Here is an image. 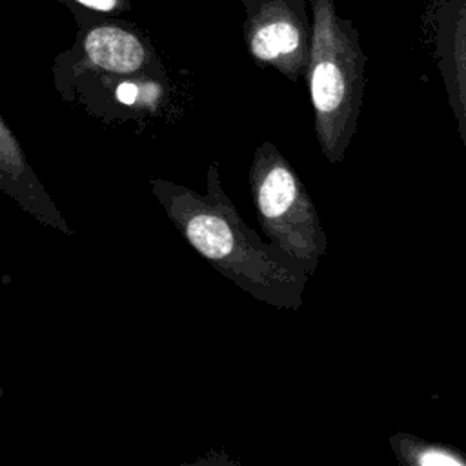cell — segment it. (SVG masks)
<instances>
[{"label": "cell", "mask_w": 466, "mask_h": 466, "mask_svg": "<svg viewBox=\"0 0 466 466\" xmlns=\"http://www.w3.org/2000/svg\"><path fill=\"white\" fill-rule=\"evenodd\" d=\"M76 16L80 29L75 44L55 60V84L64 91L86 76H162L166 71L153 46L138 27L116 16L89 11Z\"/></svg>", "instance_id": "obj_4"}, {"label": "cell", "mask_w": 466, "mask_h": 466, "mask_svg": "<svg viewBox=\"0 0 466 466\" xmlns=\"http://www.w3.org/2000/svg\"><path fill=\"white\" fill-rule=\"evenodd\" d=\"M242 35L249 56L262 67H273L289 82L304 80L311 20L306 0H240Z\"/></svg>", "instance_id": "obj_5"}, {"label": "cell", "mask_w": 466, "mask_h": 466, "mask_svg": "<svg viewBox=\"0 0 466 466\" xmlns=\"http://www.w3.org/2000/svg\"><path fill=\"white\" fill-rule=\"evenodd\" d=\"M149 186L187 244L222 277L277 309L302 306L313 275L244 222L222 186L218 162L208 166L204 193L166 178H151Z\"/></svg>", "instance_id": "obj_1"}, {"label": "cell", "mask_w": 466, "mask_h": 466, "mask_svg": "<svg viewBox=\"0 0 466 466\" xmlns=\"http://www.w3.org/2000/svg\"><path fill=\"white\" fill-rule=\"evenodd\" d=\"M311 46L304 80L313 107V131L324 158L344 160L357 131L366 55L355 24L337 13L335 0H309Z\"/></svg>", "instance_id": "obj_2"}, {"label": "cell", "mask_w": 466, "mask_h": 466, "mask_svg": "<svg viewBox=\"0 0 466 466\" xmlns=\"http://www.w3.org/2000/svg\"><path fill=\"white\" fill-rule=\"evenodd\" d=\"M390 448L399 462L410 466H466L464 451L406 431L391 435Z\"/></svg>", "instance_id": "obj_8"}, {"label": "cell", "mask_w": 466, "mask_h": 466, "mask_svg": "<svg viewBox=\"0 0 466 466\" xmlns=\"http://www.w3.org/2000/svg\"><path fill=\"white\" fill-rule=\"evenodd\" d=\"M248 182L262 235L313 275L328 235L302 178L273 142L257 146Z\"/></svg>", "instance_id": "obj_3"}, {"label": "cell", "mask_w": 466, "mask_h": 466, "mask_svg": "<svg viewBox=\"0 0 466 466\" xmlns=\"http://www.w3.org/2000/svg\"><path fill=\"white\" fill-rule=\"evenodd\" d=\"M71 5L98 13V15H107V16H118L126 11L131 9L129 0H69Z\"/></svg>", "instance_id": "obj_9"}, {"label": "cell", "mask_w": 466, "mask_h": 466, "mask_svg": "<svg viewBox=\"0 0 466 466\" xmlns=\"http://www.w3.org/2000/svg\"><path fill=\"white\" fill-rule=\"evenodd\" d=\"M422 27L466 146V0H428Z\"/></svg>", "instance_id": "obj_6"}, {"label": "cell", "mask_w": 466, "mask_h": 466, "mask_svg": "<svg viewBox=\"0 0 466 466\" xmlns=\"http://www.w3.org/2000/svg\"><path fill=\"white\" fill-rule=\"evenodd\" d=\"M0 191L38 222L71 235L62 213L36 178L29 160L11 127L0 115Z\"/></svg>", "instance_id": "obj_7"}]
</instances>
